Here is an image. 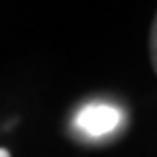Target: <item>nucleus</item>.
<instances>
[{"mask_svg": "<svg viewBox=\"0 0 157 157\" xmlns=\"http://www.w3.org/2000/svg\"><path fill=\"white\" fill-rule=\"evenodd\" d=\"M122 120L120 109L109 103H90L74 118V127L87 137H103L118 129Z\"/></svg>", "mask_w": 157, "mask_h": 157, "instance_id": "f257e3e1", "label": "nucleus"}, {"mask_svg": "<svg viewBox=\"0 0 157 157\" xmlns=\"http://www.w3.org/2000/svg\"><path fill=\"white\" fill-rule=\"evenodd\" d=\"M148 52H151V63H153V70L157 72V15H155V20H153V26H151Z\"/></svg>", "mask_w": 157, "mask_h": 157, "instance_id": "f03ea898", "label": "nucleus"}, {"mask_svg": "<svg viewBox=\"0 0 157 157\" xmlns=\"http://www.w3.org/2000/svg\"><path fill=\"white\" fill-rule=\"evenodd\" d=\"M0 157H11V155H9V151H5V148H0Z\"/></svg>", "mask_w": 157, "mask_h": 157, "instance_id": "7ed1b4c3", "label": "nucleus"}]
</instances>
